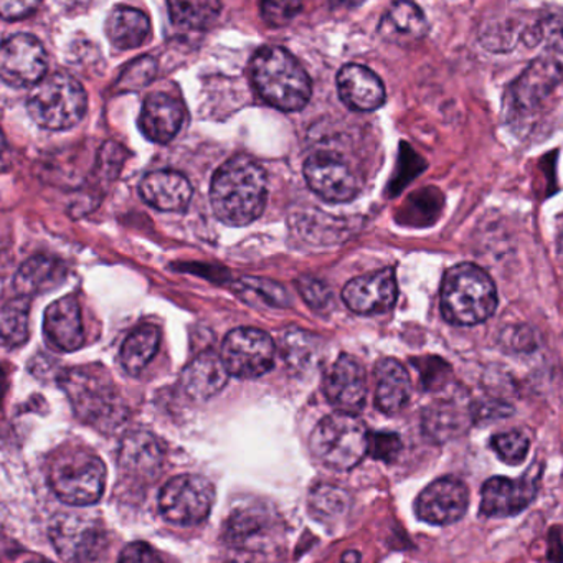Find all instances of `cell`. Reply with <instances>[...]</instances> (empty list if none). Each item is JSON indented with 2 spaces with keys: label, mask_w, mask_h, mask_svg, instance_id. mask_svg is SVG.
I'll list each match as a JSON object with an SVG mask.
<instances>
[{
  "label": "cell",
  "mask_w": 563,
  "mask_h": 563,
  "mask_svg": "<svg viewBox=\"0 0 563 563\" xmlns=\"http://www.w3.org/2000/svg\"><path fill=\"white\" fill-rule=\"evenodd\" d=\"M401 451V440L395 433L371 434V446L368 453L375 460L394 461Z\"/></svg>",
  "instance_id": "40"
},
{
  "label": "cell",
  "mask_w": 563,
  "mask_h": 563,
  "mask_svg": "<svg viewBox=\"0 0 563 563\" xmlns=\"http://www.w3.org/2000/svg\"><path fill=\"white\" fill-rule=\"evenodd\" d=\"M163 463V444L150 431H133L121 443V470L126 471L137 479H154L157 474H161Z\"/></svg>",
  "instance_id": "23"
},
{
  "label": "cell",
  "mask_w": 563,
  "mask_h": 563,
  "mask_svg": "<svg viewBox=\"0 0 563 563\" xmlns=\"http://www.w3.org/2000/svg\"><path fill=\"white\" fill-rule=\"evenodd\" d=\"M51 533L58 555L70 563H101L110 547L103 523L84 514H60Z\"/></svg>",
  "instance_id": "8"
},
{
  "label": "cell",
  "mask_w": 563,
  "mask_h": 563,
  "mask_svg": "<svg viewBox=\"0 0 563 563\" xmlns=\"http://www.w3.org/2000/svg\"><path fill=\"white\" fill-rule=\"evenodd\" d=\"M240 291L249 292V295L258 296L266 306L273 308H286L289 299L285 289L276 283L268 279L245 278L240 282Z\"/></svg>",
  "instance_id": "35"
},
{
  "label": "cell",
  "mask_w": 563,
  "mask_h": 563,
  "mask_svg": "<svg viewBox=\"0 0 563 563\" xmlns=\"http://www.w3.org/2000/svg\"><path fill=\"white\" fill-rule=\"evenodd\" d=\"M170 21L184 29H207L222 11L220 2H169Z\"/></svg>",
  "instance_id": "33"
},
{
  "label": "cell",
  "mask_w": 563,
  "mask_h": 563,
  "mask_svg": "<svg viewBox=\"0 0 563 563\" xmlns=\"http://www.w3.org/2000/svg\"><path fill=\"white\" fill-rule=\"evenodd\" d=\"M67 278L64 263L52 256L38 255L27 260L14 276V289L21 298H34L54 291Z\"/></svg>",
  "instance_id": "25"
},
{
  "label": "cell",
  "mask_w": 563,
  "mask_h": 563,
  "mask_svg": "<svg viewBox=\"0 0 563 563\" xmlns=\"http://www.w3.org/2000/svg\"><path fill=\"white\" fill-rule=\"evenodd\" d=\"M216 489L207 477L180 474L164 484L159 493V510L167 522L197 526L209 517Z\"/></svg>",
  "instance_id": "9"
},
{
  "label": "cell",
  "mask_w": 563,
  "mask_h": 563,
  "mask_svg": "<svg viewBox=\"0 0 563 563\" xmlns=\"http://www.w3.org/2000/svg\"><path fill=\"white\" fill-rule=\"evenodd\" d=\"M309 444L319 463L329 470L349 471L368 453L371 434L361 418L335 411L316 424Z\"/></svg>",
  "instance_id": "7"
},
{
  "label": "cell",
  "mask_w": 563,
  "mask_h": 563,
  "mask_svg": "<svg viewBox=\"0 0 563 563\" xmlns=\"http://www.w3.org/2000/svg\"><path fill=\"white\" fill-rule=\"evenodd\" d=\"M299 292L316 311H324L332 302V292L324 283L314 278H301L298 282Z\"/></svg>",
  "instance_id": "37"
},
{
  "label": "cell",
  "mask_w": 563,
  "mask_h": 563,
  "mask_svg": "<svg viewBox=\"0 0 563 563\" xmlns=\"http://www.w3.org/2000/svg\"><path fill=\"white\" fill-rule=\"evenodd\" d=\"M60 384L77 417L90 427L111 431L126 420V405L110 374L100 365L70 368Z\"/></svg>",
  "instance_id": "3"
},
{
  "label": "cell",
  "mask_w": 563,
  "mask_h": 563,
  "mask_svg": "<svg viewBox=\"0 0 563 563\" xmlns=\"http://www.w3.org/2000/svg\"><path fill=\"white\" fill-rule=\"evenodd\" d=\"M118 563H163L153 547L144 542H134L121 552Z\"/></svg>",
  "instance_id": "41"
},
{
  "label": "cell",
  "mask_w": 563,
  "mask_h": 563,
  "mask_svg": "<svg viewBox=\"0 0 563 563\" xmlns=\"http://www.w3.org/2000/svg\"><path fill=\"white\" fill-rule=\"evenodd\" d=\"M268 183L263 167L250 157L227 161L210 186V202L220 222L246 227L260 219L266 206Z\"/></svg>",
  "instance_id": "1"
},
{
  "label": "cell",
  "mask_w": 563,
  "mask_h": 563,
  "mask_svg": "<svg viewBox=\"0 0 563 563\" xmlns=\"http://www.w3.org/2000/svg\"><path fill=\"white\" fill-rule=\"evenodd\" d=\"M305 179L316 196L331 203L351 202L361 190L349 164L329 151L311 154L306 159Z\"/></svg>",
  "instance_id": "13"
},
{
  "label": "cell",
  "mask_w": 563,
  "mask_h": 563,
  "mask_svg": "<svg viewBox=\"0 0 563 563\" xmlns=\"http://www.w3.org/2000/svg\"><path fill=\"white\" fill-rule=\"evenodd\" d=\"M324 394L342 413L361 411L367 398V377L361 362L352 355L342 354L325 374Z\"/></svg>",
  "instance_id": "17"
},
{
  "label": "cell",
  "mask_w": 563,
  "mask_h": 563,
  "mask_svg": "<svg viewBox=\"0 0 563 563\" xmlns=\"http://www.w3.org/2000/svg\"><path fill=\"white\" fill-rule=\"evenodd\" d=\"M250 74L260 97L276 110L301 111L311 100V78L286 48H260L250 62Z\"/></svg>",
  "instance_id": "2"
},
{
  "label": "cell",
  "mask_w": 563,
  "mask_h": 563,
  "mask_svg": "<svg viewBox=\"0 0 563 563\" xmlns=\"http://www.w3.org/2000/svg\"><path fill=\"white\" fill-rule=\"evenodd\" d=\"M47 52L34 35H11L0 48V75L9 87H37L47 77Z\"/></svg>",
  "instance_id": "12"
},
{
  "label": "cell",
  "mask_w": 563,
  "mask_h": 563,
  "mask_svg": "<svg viewBox=\"0 0 563 563\" xmlns=\"http://www.w3.org/2000/svg\"><path fill=\"white\" fill-rule=\"evenodd\" d=\"M183 103L167 93H151L143 103L140 130L147 140L167 144L177 136L184 124Z\"/></svg>",
  "instance_id": "21"
},
{
  "label": "cell",
  "mask_w": 563,
  "mask_h": 563,
  "mask_svg": "<svg viewBox=\"0 0 563 563\" xmlns=\"http://www.w3.org/2000/svg\"><path fill=\"white\" fill-rule=\"evenodd\" d=\"M278 536H282V520L265 504L236 507L223 529L225 542L245 552H265L276 545Z\"/></svg>",
  "instance_id": "11"
},
{
  "label": "cell",
  "mask_w": 563,
  "mask_h": 563,
  "mask_svg": "<svg viewBox=\"0 0 563 563\" xmlns=\"http://www.w3.org/2000/svg\"><path fill=\"white\" fill-rule=\"evenodd\" d=\"M230 563H236V562H230Z\"/></svg>",
  "instance_id": "46"
},
{
  "label": "cell",
  "mask_w": 563,
  "mask_h": 563,
  "mask_svg": "<svg viewBox=\"0 0 563 563\" xmlns=\"http://www.w3.org/2000/svg\"><path fill=\"white\" fill-rule=\"evenodd\" d=\"M536 38L552 51L563 54V15H549L543 19L536 27Z\"/></svg>",
  "instance_id": "39"
},
{
  "label": "cell",
  "mask_w": 563,
  "mask_h": 563,
  "mask_svg": "<svg viewBox=\"0 0 563 563\" xmlns=\"http://www.w3.org/2000/svg\"><path fill=\"white\" fill-rule=\"evenodd\" d=\"M48 481L55 496L67 506H93L103 496L107 467L91 451L65 448L55 454Z\"/></svg>",
  "instance_id": "5"
},
{
  "label": "cell",
  "mask_w": 563,
  "mask_h": 563,
  "mask_svg": "<svg viewBox=\"0 0 563 563\" xmlns=\"http://www.w3.org/2000/svg\"><path fill=\"white\" fill-rule=\"evenodd\" d=\"M560 252H562V255H563V232H562V236H560Z\"/></svg>",
  "instance_id": "45"
},
{
  "label": "cell",
  "mask_w": 563,
  "mask_h": 563,
  "mask_svg": "<svg viewBox=\"0 0 563 563\" xmlns=\"http://www.w3.org/2000/svg\"><path fill=\"white\" fill-rule=\"evenodd\" d=\"M470 493L466 484L453 476L440 479L424 487L418 496L415 510L418 519L433 526L457 522L466 514Z\"/></svg>",
  "instance_id": "15"
},
{
  "label": "cell",
  "mask_w": 563,
  "mask_h": 563,
  "mask_svg": "<svg viewBox=\"0 0 563 563\" xmlns=\"http://www.w3.org/2000/svg\"><path fill=\"white\" fill-rule=\"evenodd\" d=\"M230 372L222 355L206 351L197 355L183 372L184 390L194 400H209L229 384Z\"/></svg>",
  "instance_id": "24"
},
{
  "label": "cell",
  "mask_w": 563,
  "mask_h": 563,
  "mask_svg": "<svg viewBox=\"0 0 563 563\" xmlns=\"http://www.w3.org/2000/svg\"><path fill=\"white\" fill-rule=\"evenodd\" d=\"M301 9V2H265L262 4V15L266 24L283 27L289 24Z\"/></svg>",
  "instance_id": "38"
},
{
  "label": "cell",
  "mask_w": 563,
  "mask_h": 563,
  "mask_svg": "<svg viewBox=\"0 0 563 563\" xmlns=\"http://www.w3.org/2000/svg\"><path fill=\"white\" fill-rule=\"evenodd\" d=\"M220 355L233 377L258 378L275 365L276 345L268 332L239 328L229 332Z\"/></svg>",
  "instance_id": "10"
},
{
  "label": "cell",
  "mask_w": 563,
  "mask_h": 563,
  "mask_svg": "<svg viewBox=\"0 0 563 563\" xmlns=\"http://www.w3.org/2000/svg\"><path fill=\"white\" fill-rule=\"evenodd\" d=\"M192 192L189 179L174 170L147 174L140 184L144 202L161 212H183L189 207Z\"/></svg>",
  "instance_id": "22"
},
{
  "label": "cell",
  "mask_w": 563,
  "mask_h": 563,
  "mask_svg": "<svg viewBox=\"0 0 563 563\" xmlns=\"http://www.w3.org/2000/svg\"><path fill=\"white\" fill-rule=\"evenodd\" d=\"M563 84V65L552 58H540L509 88V107L514 113L529 114L539 110L559 85Z\"/></svg>",
  "instance_id": "14"
},
{
  "label": "cell",
  "mask_w": 563,
  "mask_h": 563,
  "mask_svg": "<svg viewBox=\"0 0 563 563\" xmlns=\"http://www.w3.org/2000/svg\"><path fill=\"white\" fill-rule=\"evenodd\" d=\"M398 298L394 268L378 269L352 279L342 289L345 306L355 314L374 316L390 311Z\"/></svg>",
  "instance_id": "16"
},
{
  "label": "cell",
  "mask_w": 563,
  "mask_h": 563,
  "mask_svg": "<svg viewBox=\"0 0 563 563\" xmlns=\"http://www.w3.org/2000/svg\"><path fill=\"white\" fill-rule=\"evenodd\" d=\"M473 420L471 410H461L456 405L438 404L428 408L423 415V431L428 438L444 443L466 430L467 423Z\"/></svg>",
  "instance_id": "30"
},
{
  "label": "cell",
  "mask_w": 563,
  "mask_h": 563,
  "mask_svg": "<svg viewBox=\"0 0 563 563\" xmlns=\"http://www.w3.org/2000/svg\"><path fill=\"white\" fill-rule=\"evenodd\" d=\"M285 357L288 364L306 367L311 361V334L301 329H289L285 339Z\"/></svg>",
  "instance_id": "36"
},
{
  "label": "cell",
  "mask_w": 563,
  "mask_h": 563,
  "mask_svg": "<svg viewBox=\"0 0 563 563\" xmlns=\"http://www.w3.org/2000/svg\"><path fill=\"white\" fill-rule=\"evenodd\" d=\"M29 311H31V302L27 298H21V296L12 299L2 308L0 324H2V342H4L5 347H19L27 341Z\"/></svg>",
  "instance_id": "32"
},
{
  "label": "cell",
  "mask_w": 563,
  "mask_h": 563,
  "mask_svg": "<svg viewBox=\"0 0 563 563\" xmlns=\"http://www.w3.org/2000/svg\"><path fill=\"white\" fill-rule=\"evenodd\" d=\"M375 405L385 415L404 410L411 394V380L404 365L395 358H382L375 367Z\"/></svg>",
  "instance_id": "26"
},
{
  "label": "cell",
  "mask_w": 563,
  "mask_h": 563,
  "mask_svg": "<svg viewBox=\"0 0 563 563\" xmlns=\"http://www.w3.org/2000/svg\"><path fill=\"white\" fill-rule=\"evenodd\" d=\"M161 332L156 325L144 324L131 332L120 352L121 365L130 375H140L159 349Z\"/></svg>",
  "instance_id": "29"
},
{
  "label": "cell",
  "mask_w": 563,
  "mask_h": 563,
  "mask_svg": "<svg viewBox=\"0 0 563 563\" xmlns=\"http://www.w3.org/2000/svg\"><path fill=\"white\" fill-rule=\"evenodd\" d=\"M29 563H54V562H48V560H35V562H29Z\"/></svg>",
  "instance_id": "44"
},
{
  "label": "cell",
  "mask_w": 563,
  "mask_h": 563,
  "mask_svg": "<svg viewBox=\"0 0 563 563\" xmlns=\"http://www.w3.org/2000/svg\"><path fill=\"white\" fill-rule=\"evenodd\" d=\"M490 446H493V450L496 451L497 456L504 463L516 466V464H520L526 460L527 453H529L530 440L522 431H506V433L493 437Z\"/></svg>",
  "instance_id": "34"
},
{
  "label": "cell",
  "mask_w": 563,
  "mask_h": 563,
  "mask_svg": "<svg viewBox=\"0 0 563 563\" xmlns=\"http://www.w3.org/2000/svg\"><path fill=\"white\" fill-rule=\"evenodd\" d=\"M338 91L342 103L354 111H375L385 103V87L380 78L364 65L349 64L338 75Z\"/></svg>",
  "instance_id": "20"
},
{
  "label": "cell",
  "mask_w": 563,
  "mask_h": 563,
  "mask_svg": "<svg viewBox=\"0 0 563 563\" xmlns=\"http://www.w3.org/2000/svg\"><path fill=\"white\" fill-rule=\"evenodd\" d=\"M351 507V497L344 489L329 484H319L309 496V509L312 517L321 522H334L341 519Z\"/></svg>",
  "instance_id": "31"
},
{
  "label": "cell",
  "mask_w": 563,
  "mask_h": 563,
  "mask_svg": "<svg viewBox=\"0 0 563 563\" xmlns=\"http://www.w3.org/2000/svg\"><path fill=\"white\" fill-rule=\"evenodd\" d=\"M382 37L391 44L415 45L428 34L423 11L413 2H398L388 9L378 27Z\"/></svg>",
  "instance_id": "27"
},
{
  "label": "cell",
  "mask_w": 563,
  "mask_h": 563,
  "mask_svg": "<svg viewBox=\"0 0 563 563\" xmlns=\"http://www.w3.org/2000/svg\"><path fill=\"white\" fill-rule=\"evenodd\" d=\"M104 31L114 47L120 51H133L150 38L151 21L140 9L118 5L108 15Z\"/></svg>",
  "instance_id": "28"
},
{
  "label": "cell",
  "mask_w": 563,
  "mask_h": 563,
  "mask_svg": "<svg viewBox=\"0 0 563 563\" xmlns=\"http://www.w3.org/2000/svg\"><path fill=\"white\" fill-rule=\"evenodd\" d=\"M496 308V286L484 269L471 263L448 269L441 285V314L450 324H481Z\"/></svg>",
  "instance_id": "4"
},
{
  "label": "cell",
  "mask_w": 563,
  "mask_h": 563,
  "mask_svg": "<svg viewBox=\"0 0 563 563\" xmlns=\"http://www.w3.org/2000/svg\"><path fill=\"white\" fill-rule=\"evenodd\" d=\"M536 494V481L527 477H490L481 489V514L486 517L516 516L530 506Z\"/></svg>",
  "instance_id": "18"
},
{
  "label": "cell",
  "mask_w": 563,
  "mask_h": 563,
  "mask_svg": "<svg viewBox=\"0 0 563 563\" xmlns=\"http://www.w3.org/2000/svg\"><path fill=\"white\" fill-rule=\"evenodd\" d=\"M510 413V408L507 405L499 404H477L476 407L471 408V415L473 420L486 421L494 420V418H506V415Z\"/></svg>",
  "instance_id": "43"
},
{
  "label": "cell",
  "mask_w": 563,
  "mask_h": 563,
  "mask_svg": "<svg viewBox=\"0 0 563 563\" xmlns=\"http://www.w3.org/2000/svg\"><path fill=\"white\" fill-rule=\"evenodd\" d=\"M44 334L48 345L58 352H75L84 345L81 309L74 296H65L48 306L44 318Z\"/></svg>",
  "instance_id": "19"
},
{
  "label": "cell",
  "mask_w": 563,
  "mask_h": 563,
  "mask_svg": "<svg viewBox=\"0 0 563 563\" xmlns=\"http://www.w3.org/2000/svg\"><path fill=\"white\" fill-rule=\"evenodd\" d=\"M87 91L80 81L65 71L47 75L32 90L27 111L45 130L64 131L77 126L87 114Z\"/></svg>",
  "instance_id": "6"
},
{
  "label": "cell",
  "mask_w": 563,
  "mask_h": 563,
  "mask_svg": "<svg viewBox=\"0 0 563 563\" xmlns=\"http://www.w3.org/2000/svg\"><path fill=\"white\" fill-rule=\"evenodd\" d=\"M35 9H38V2H8L4 0L0 4V12L5 21H19V19L27 18Z\"/></svg>",
  "instance_id": "42"
}]
</instances>
